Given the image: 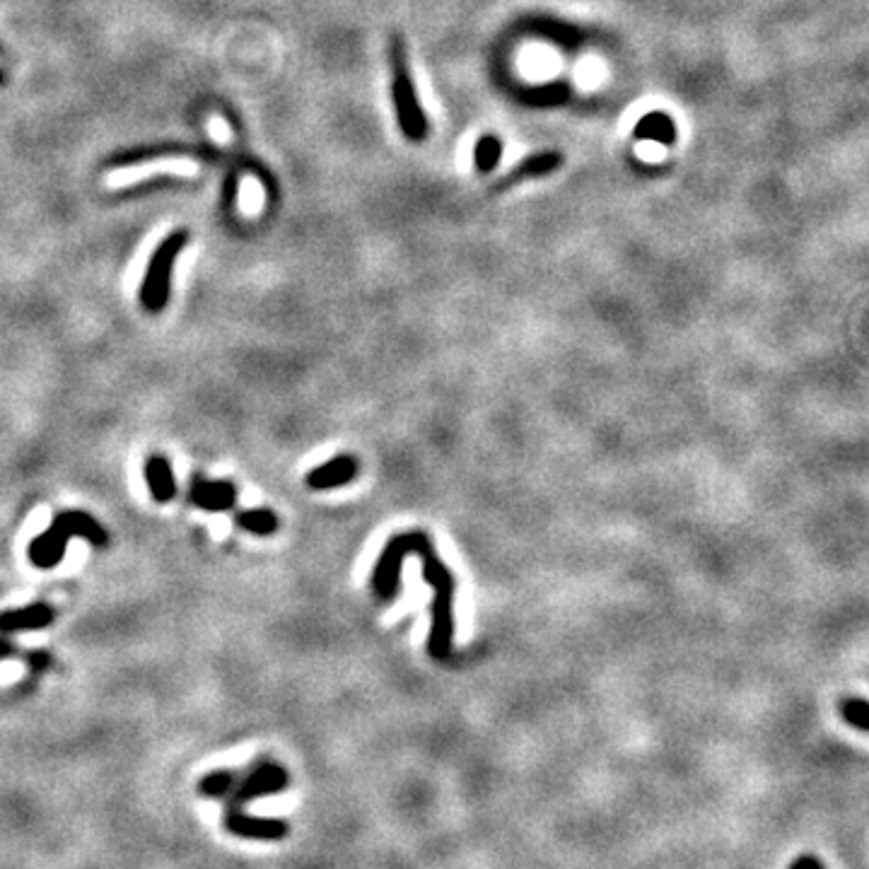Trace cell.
Instances as JSON below:
<instances>
[{"label":"cell","mask_w":869,"mask_h":869,"mask_svg":"<svg viewBox=\"0 0 869 869\" xmlns=\"http://www.w3.org/2000/svg\"><path fill=\"white\" fill-rule=\"evenodd\" d=\"M408 553H416L421 558L423 580L435 589L433 602V628H430L428 652L433 659H447L452 652L454 638V577L440 558L435 556L433 544L421 532H406L394 536L379 553V561L372 575V587L382 602H392L401 585V563Z\"/></svg>","instance_id":"6da1fadb"},{"label":"cell","mask_w":869,"mask_h":869,"mask_svg":"<svg viewBox=\"0 0 869 869\" xmlns=\"http://www.w3.org/2000/svg\"><path fill=\"white\" fill-rule=\"evenodd\" d=\"M290 785V775L283 766L273 761H259L244 778H237L225 799V828L227 833L249 841H283L288 836V824L281 819H261L247 816L244 807L259 797H271Z\"/></svg>","instance_id":"7a4b0ae2"},{"label":"cell","mask_w":869,"mask_h":869,"mask_svg":"<svg viewBox=\"0 0 869 869\" xmlns=\"http://www.w3.org/2000/svg\"><path fill=\"white\" fill-rule=\"evenodd\" d=\"M73 536H83L85 541H90L92 546L107 548L109 546V534L95 517L87 515L83 510H66L61 515L54 517L51 527L44 534H39L37 539H32L29 544V561L34 568L39 570H51L66 556L68 541Z\"/></svg>","instance_id":"3957f363"},{"label":"cell","mask_w":869,"mask_h":869,"mask_svg":"<svg viewBox=\"0 0 869 869\" xmlns=\"http://www.w3.org/2000/svg\"><path fill=\"white\" fill-rule=\"evenodd\" d=\"M389 68H392V102L401 133L406 136V141L423 143L430 133V124L421 102H418L411 61H408V46L399 34H394L389 42Z\"/></svg>","instance_id":"277c9868"},{"label":"cell","mask_w":869,"mask_h":869,"mask_svg":"<svg viewBox=\"0 0 869 869\" xmlns=\"http://www.w3.org/2000/svg\"><path fill=\"white\" fill-rule=\"evenodd\" d=\"M189 230H174L157 244V249L150 256L148 268H145V276L141 283V305L148 309L150 314H160L165 309L169 300V290H172V268L174 261L179 259V254L184 252V247L189 244Z\"/></svg>","instance_id":"5b68a950"},{"label":"cell","mask_w":869,"mask_h":869,"mask_svg":"<svg viewBox=\"0 0 869 869\" xmlns=\"http://www.w3.org/2000/svg\"><path fill=\"white\" fill-rule=\"evenodd\" d=\"M565 162V157L561 150H536V153L527 155L524 160H519L515 167L510 169V172H505L503 177L498 179L491 186V194H503V191L515 189L519 184H527V182H536V179H544L548 174H553L556 169H561Z\"/></svg>","instance_id":"8992f818"},{"label":"cell","mask_w":869,"mask_h":869,"mask_svg":"<svg viewBox=\"0 0 869 869\" xmlns=\"http://www.w3.org/2000/svg\"><path fill=\"white\" fill-rule=\"evenodd\" d=\"M189 503L206 512H227L237 505V488L230 481H208L203 476L191 478Z\"/></svg>","instance_id":"52a82bcc"},{"label":"cell","mask_w":869,"mask_h":869,"mask_svg":"<svg viewBox=\"0 0 869 869\" xmlns=\"http://www.w3.org/2000/svg\"><path fill=\"white\" fill-rule=\"evenodd\" d=\"M358 471V459L351 457V454H341V457H334L329 462L314 466L305 476V481L312 491H331V488L348 486L358 476Z\"/></svg>","instance_id":"ba28073f"},{"label":"cell","mask_w":869,"mask_h":869,"mask_svg":"<svg viewBox=\"0 0 869 869\" xmlns=\"http://www.w3.org/2000/svg\"><path fill=\"white\" fill-rule=\"evenodd\" d=\"M54 609L46 602H34L22 609H10L0 614V633H20V631H39L51 626Z\"/></svg>","instance_id":"9c48e42d"},{"label":"cell","mask_w":869,"mask_h":869,"mask_svg":"<svg viewBox=\"0 0 869 869\" xmlns=\"http://www.w3.org/2000/svg\"><path fill=\"white\" fill-rule=\"evenodd\" d=\"M145 483H148L150 498L160 505L172 503L177 495V478H174L172 464L162 454H150L145 459Z\"/></svg>","instance_id":"30bf717a"},{"label":"cell","mask_w":869,"mask_h":869,"mask_svg":"<svg viewBox=\"0 0 869 869\" xmlns=\"http://www.w3.org/2000/svg\"><path fill=\"white\" fill-rule=\"evenodd\" d=\"M182 174V177H194L198 172L196 162L191 160H179V162H165V165H143V167H128L121 172H114L107 179L109 186H126L133 182H141L148 177H160V174Z\"/></svg>","instance_id":"8fae6325"},{"label":"cell","mask_w":869,"mask_h":869,"mask_svg":"<svg viewBox=\"0 0 869 869\" xmlns=\"http://www.w3.org/2000/svg\"><path fill=\"white\" fill-rule=\"evenodd\" d=\"M191 153L203 155V157H206V160H215V153L211 155V150H208V148H198V145H194V148H191V145L167 143V145H148V148L128 150V153H121L119 157L114 155L112 157V165H116V162H119V165H133V162L153 160V157H157V160H165V157H169V155H191Z\"/></svg>","instance_id":"7c38bea8"},{"label":"cell","mask_w":869,"mask_h":869,"mask_svg":"<svg viewBox=\"0 0 869 869\" xmlns=\"http://www.w3.org/2000/svg\"><path fill=\"white\" fill-rule=\"evenodd\" d=\"M237 527L244 529V532L254 534V536H271L278 532V515L271 510H264V507H256V510H244L239 512L235 517Z\"/></svg>","instance_id":"4fadbf2b"},{"label":"cell","mask_w":869,"mask_h":869,"mask_svg":"<svg viewBox=\"0 0 869 869\" xmlns=\"http://www.w3.org/2000/svg\"><path fill=\"white\" fill-rule=\"evenodd\" d=\"M500 155H503V141L495 133H486V136L478 138L474 148V165L478 174H488L498 167Z\"/></svg>","instance_id":"5bb4252c"},{"label":"cell","mask_w":869,"mask_h":869,"mask_svg":"<svg viewBox=\"0 0 869 869\" xmlns=\"http://www.w3.org/2000/svg\"><path fill=\"white\" fill-rule=\"evenodd\" d=\"M235 780H237V775L232 771H225V768L223 771H211V773L203 775L201 780H198V792H201L203 797L220 799L232 790Z\"/></svg>","instance_id":"9a60e30c"},{"label":"cell","mask_w":869,"mask_h":869,"mask_svg":"<svg viewBox=\"0 0 869 869\" xmlns=\"http://www.w3.org/2000/svg\"><path fill=\"white\" fill-rule=\"evenodd\" d=\"M841 713L843 720L848 722V725H853L855 729H860V732H867V717H869V705L867 701H862V698H850V701H845L841 705Z\"/></svg>","instance_id":"2e32d148"},{"label":"cell","mask_w":869,"mask_h":869,"mask_svg":"<svg viewBox=\"0 0 869 869\" xmlns=\"http://www.w3.org/2000/svg\"><path fill=\"white\" fill-rule=\"evenodd\" d=\"M664 121V114H650L647 119L640 124V128H635V133L643 138H659V141L664 143H672L674 141V128H659V124Z\"/></svg>","instance_id":"e0dca14e"},{"label":"cell","mask_w":869,"mask_h":869,"mask_svg":"<svg viewBox=\"0 0 869 869\" xmlns=\"http://www.w3.org/2000/svg\"><path fill=\"white\" fill-rule=\"evenodd\" d=\"M261 203H264V194H261L259 184L247 182L242 186V206L247 213H256L261 208Z\"/></svg>","instance_id":"ac0fdd59"},{"label":"cell","mask_w":869,"mask_h":869,"mask_svg":"<svg viewBox=\"0 0 869 869\" xmlns=\"http://www.w3.org/2000/svg\"><path fill=\"white\" fill-rule=\"evenodd\" d=\"M211 131L215 133V138H218V141H227V138H230V131H227L225 121H223V119H218V116H215V119H213Z\"/></svg>","instance_id":"d6986e66"},{"label":"cell","mask_w":869,"mask_h":869,"mask_svg":"<svg viewBox=\"0 0 869 869\" xmlns=\"http://www.w3.org/2000/svg\"><path fill=\"white\" fill-rule=\"evenodd\" d=\"M0 58H5V61H10V51L5 49L3 42H0Z\"/></svg>","instance_id":"ffe728a7"},{"label":"cell","mask_w":869,"mask_h":869,"mask_svg":"<svg viewBox=\"0 0 869 869\" xmlns=\"http://www.w3.org/2000/svg\"><path fill=\"white\" fill-rule=\"evenodd\" d=\"M3 85H8V73L3 71V68H0V87Z\"/></svg>","instance_id":"44dd1931"}]
</instances>
